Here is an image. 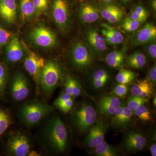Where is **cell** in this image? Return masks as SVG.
I'll list each match as a JSON object with an SVG mask.
<instances>
[{
	"label": "cell",
	"mask_w": 156,
	"mask_h": 156,
	"mask_svg": "<svg viewBox=\"0 0 156 156\" xmlns=\"http://www.w3.org/2000/svg\"><path fill=\"white\" fill-rule=\"evenodd\" d=\"M129 17L131 18V19L141 23L145 21L147 19L148 17L146 16H144V15H141V14H138V13L135 12L134 10L131 11Z\"/></svg>",
	"instance_id": "ab89813d"
},
{
	"label": "cell",
	"mask_w": 156,
	"mask_h": 156,
	"mask_svg": "<svg viewBox=\"0 0 156 156\" xmlns=\"http://www.w3.org/2000/svg\"><path fill=\"white\" fill-rule=\"evenodd\" d=\"M132 114H133V112L125 105L124 107V111H123L122 128H127L131 124L132 122Z\"/></svg>",
	"instance_id": "8d00e7d4"
},
{
	"label": "cell",
	"mask_w": 156,
	"mask_h": 156,
	"mask_svg": "<svg viewBox=\"0 0 156 156\" xmlns=\"http://www.w3.org/2000/svg\"><path fill=\"white\" fill-rule=\"evenodd\" d=\"M72 61L75 66L80 69L89 67L93 62V57L89 48L84 43L76 42L71 52Z\"/></svg>",
	"instance_id": "8992f818"
},
{
	"label": "cell",
	"mask_w": 156,
	"mask_h": 156,
	"mask_svg": "<svg viewBox=\"0 0 156 156\" xmlns=\"http://www.w3.org/2000/svg\"><path fill=\"white\" fill-rule=\"evenodd\" d=\"M150 151L151 155L152 156H156V144H152L150 147Z\"/></svg>",
	"instance_id": "f6af8a7d"
},
{
	"label": "cell",
	"mask_w": 156,
	"mask_h": 156,
	"mask_svg": "<svg viewBox=\"0 0 156 156\" xmlns=\"http://www.w3.org/2000/svg\"><path fill=\"white\" fill-rule=\"evenodd\" d=\"M65 92L72 97L80 95L81 88L80 84L74 78L68 76L65 83Z\"/></svg>",
	"instance_id": "cb8c5ba5"
},
{
	"label": "cell",
	"mask_w": 156,
	"mask_h": 156,
	"mask_svg": "<svg viewBox=\"0 0 156 156\" xmlns=\"http://www.w3.org/2000/svg\"><path fill=\"white\" fill-rule=\"evenodd\" d=\"M152 6L153 8H154V9H155V10H156V0H153L152 2Z\"/></svg>",
	"instance_id": "7dc6e473"
},
{
	"label": "cell",
	"mask_w": 156,
	"mask_h": 156,
	"mask_svg": "<svg viewBox=\"0 0 156 156\" xmlns=\"http://www.w3.org/2000/svg\"><path fill=\"white\" fill-rule=\"evenodd\" d=\"M6 71L2 64L0 63V95L2 94L5 89L6 81Z\"/></svg>",
	"instance_id": "74e56055"
},
{
	"label": "cell",
	"mask_w": 156,
	"mask_h": 156,
	"mask_svg": "<svg viewBox=\"0 0 156 156\" xmlns=\"http://www.w3.org/2000/svg\"><path fill=\"white\" fill-rule=\"evenodd\" d=\"M52 16L60 30H65L69 23V12L66 0H53Z\"/></svg>",
	"instance_id": "ba28073f"
},
{
	"label": "cell",
	"mask_w": 156,
	"mask_h": 156,
	"mask_svg": "<svg viewBox=\"0 0 156 156\" xmlns=\"http://www.w3.org/2000/svg\"><path fill=\"white\" fill-rule=\"evenodd\" d=\"M131 93L135 96L150 98L154 93L152 84L147 79L140 80L131 87Z\"/></svg>",
	"instance_id": "d6986e66"
},
{
	"label": "cell",
	"mask_w": 156,
	"mask_h": 156,
	"mask_svg": "<svg viewBox=\"0 0 156 156\" xmlns=\"http://www.w3.org/2000/svg\"><path fill=\"white\" fill-rule=\"evenodd\" d=\"M125 59L124 50H116L109 53L105 57V61L108 66L121 69L123 67Z\"/></svg>",
	"instance_id": "44dd1931"
},
{
	"label": "cell",
	"mask_w": 156,
	"mask_h": 156,
	"mask_svg": "<svg viewBox=\"0 0 156 156\" xmlns=\"http://www.w3.org/2000/svg\"><path fill=\"white\" fill-rule=\"evenodd\" d=\"M45 134L48 144L54 151H64L67 146V132L60 118L55 117L50 119L45 128Z\"/></svg>",
	"instance_id": "6da1fadb"
},
{
	"label": "cell",
	"mask_w": 156,
	"mask_h": 156,
	"mask_svg": "<svg viewBox=\"0 0 156 156\" xmlns=\"http://www.w3.org/2000/svg\"><path fill=\"white\" fill-rule=\"evenodd\" d=\"M141 23L131 19L129 17H126L123 20L122 27L123 29L129 32L136 30L140 27Z\"/></svg>",
	"instance_id": "4dcf8cb0"
},
{
	"label": "cell",
	"mask_w": 156,
	"mask_h": 156,
	"mask_svg": "<svg viewBox=\"0 0 156 156\" xmlns=\"http://www.w3.org/2000/svg\"><path fill=\"white\" fill-rule=\"evenodd\" d=\"M29 37L35 44L43 48H51L57 43L55 34L44 26H38L29 33Z\"/></svg>",
	"instance_id": "5b68a950"
},
{
	"label": "cell",
	"mask_w": 156,
	"mask_h": 156,
	"mask_svg": "<svg viewBox=\"0 0 156 156\" xmlns=\"http://www.w3.org/2000/svg\"><path fill=\"white\" fill-rule=\"evenodd\" d=\"M146 63V57L141 52H135L128 56L127 59V64L128 66L136 69L144 67Z\"/></svg>",
	"instance_id": "d4e9b609"
},
{
	"label": "cell",
	"mask_w": 156,
	"mask_h": 156,
	"mask_svg": "<svg viewBox=\"0 0 156 156\" xmlns=\"http://www.w3.org/2000/svg\"><path fill=\"white\" fill-rule=\"evenodd\" d=\"M80 17L85 23H92L98 19L99 14L93 6L84 5L80 9Z\"/></svg>",
	"instance_id": "603a6c76"
},
{
	"label": "cell",
	"mask_w": 156,
	"mask_h": 156,
	"mask_svg": "<svg viewBox=\"0 0 156 156\" xmlns=\"http://www.w3.org/2000/svg\"><path fill=\"white\" fill-rule=\"evenodd\" d=\"M109 79L108 73L104 69H98L94 73L93 76V86L94 89H99L103 88Z\"/></svg>",
	"instance_id": "484cf974"
},
{
	"label": "cell",
	"mask_w": 156,
	"mask_h": 156,
	"mask_svg": "<svg viewBox=\"0 0 156 156\" xmlns=\"http://www.w3.org/2000/svg\"><path fill=\"white\" fill-rule=\"evenodd\" d=\"M125 147L130 151H137L143 150L147 144L145 136L138 132H132L128 133L125 137Z\"/></svg>",
	"instance_id": "2e32d148"
},
{
	"label": "cell",
	"mask_w": 156,
	"mask_h": 156,
	"mask_svg": "<svg viewBox=\"0 0 156 156\" xmlns=\"http://www.w3.org/2000/svg\"><path fill=\"white\" fill-rule=\"evenodd\" d=\"M156 96H155L154 98V99H153V104L154 106L155 107H156Z\"/></svg>",
	"instance_id": "c3c4849f"
},
{
	"label": "cell",
	"mask_w": 156,
	"mask_h": 156,
	"mask_svg": "<svg viewBox=\"0 0 156 156\" xmlns=\"http://www.w3.org/2000/svg\"><path fill=\"white\" fill-rule=\"evenodd\" d=\"M107 126L103 121H98L89 129L86 139L87 145L90 148H95L104 140Z\"/></svg>",
	"instance_id": "8fae6325"
},
{
	"label": "cell",
	"mask_w": 156,
	"mask_h": 156,
	"mask_svg": "<svg viewBox=\"0 0 156 156\" xmlns=\"http://www.w3.org/2000/svg\"><path fill=\"white\" fill-rule=\"evenodd\" d=\"M96 112L89 104L84 103L76 109L73 115L76 127L82 133L89 131L96 122Z\"/></svg>",
	"instance_id": "277c9868"
},
{
	"label": "cell",
	"mask_w": 156,
	"mask_h": 156,
	"mask_svg": "<svg viewBox=\"0 0 156 156\" xmlns=\"http://www.w3.org/2000/svg\"><path fill=\"white\" fill-rule=\"evenodd\" d=\"M105 1H111V0H105Z\"/></svg>",
	"instance_id": "f907efd6"
},
{
	"label": "cell",
	"mask_w": 156,
	"mask_h": 156,
	"mask_svg": "<svg viewBox=\"0 0 156 156\" xmlns=\"http://www.w3.org/2000/svg\"><path fill=\"white\" fill-rule=\"evenodd\" d=\"M156 39V26L149 23H146L134 35L132 41L136 45H144L153 43Z\"/></svg>",
	"instance_id": "7c38bea8"
},
{
	"label": "cell",
	"mask_w": 156,
	"mask_h": 156,
	"mask_svg": "<svg viewBox=\"0 0 156 156\" xmlns=\"http://www.w3.org/2000/svg\"><path fill=\"white\" fill-rule=\"evenodd\" d=\"M27 49V55L24 62V67L38 85L40 83L41 73L46 63L45 59L34 52Z\"/></svg>",
	"instance_id": "52a82bcc"
},
{
	"label": "cell",
	"mask_w": 156,
	"mask_h": 156,
	"mask_svg": "<svg viewBox=\"0 0 156 156\" xmlns=\"http://www.w3.org/2000/svg\"><path fill=\"white\" fill-rule=\"evenodd\" d=\"M50 107L41 101H31L24 104L20 111L21 121L28 126L40 122L51 111Z\"/></svg>",
	"instance_id": "7a4b0ae2"
},
{
	"label": "cell",
	"mask_w": 156,
	"mask_h": 156,
	"mask_svg": "<svg viewBox=\"0 0 156 156\" xmlns=\"http://www.w3.org/2000/svg\"><path fill=\"white\" fill-rule=\"evenodd\" d=\"M124 105L123 104L120 105L115 112L114 114L113 115L114 116L112 123L116 127L122 128Z\"/></svg>",
	"instance_id": "836d02e7"
},
{
	"label": "cell",
	"mask_w": 156,
	"mask_h": 156,
	"mask_svg": "<svg viewBox=\"0 0 156 156\" xmlns=\"http://www.w3.org/2000/svg\"><path fill=\"white\" fill-rule=\"evenodd\" d=\"M149 98L132 95L127 101V107L134 112L140 106L149 102Z\"/></svg>",
	"instance_id": "f1b7e54d"
},
{
	"label": "cell",
	"mask_w": 156,
	"mask_h": 156,
	"mask_svg": "<svg viewBox=\"0 0 156 156\" xmlns=\"http://www.w3.org/2000/svg\"><path fill=\"white\" fill-rule=\"evenodd\" d=\"M28 156H41V155H40V154L37 153L36 151H30L29 152L28 154Z\"/></svg>",
	"instance_id": "bcb514c9"
},
{
	"label": "cell",
	"mask_w": 156,
	"mask_h": 156,
	"mask_svg": "<svg viewBox=\"0 0 156 156\" xmlns=\"http://www.w3.org/2000/svg\"><path fill=\"white\" fill-rule=\"evenodd\" d=\"M134 11L137 12L138 14H141V15H144V16H146L147 17H148L149 14L147 10L143 6L141 5L136 6Z\"/></svg>",
	"instance_id": "7bdbcfd3"
},
{
	"label": "cell",
	"mask_w": 156,
	"mask_h": 156,
	"mask_svg": "<svg viewBox=\"0 0 156 156\" xmlns=\"http://www.w3.org/2000/svg\"><path fill=\"white\" fill-rule=\"evenodd\" d=\"M10 116L5 111L0 109V135H2L9 128L11 124Z\"/></svg>",
	"instance_id": "1f68e13d"
},
{
	"label": "cell",
	"mask_w": 156,
	"mask_h": 156,
	"mask_svg": "<svg viewBox=\"0 0 156 156\" xmlns=\"http://www.w3.org/2000/svg\"><path fill=\"white\" fill-rule=\"evenodd\" d=\"M8 148L10 153L15 156L27 155L30 149L27 137L22 134H14L9 139Z\"/></svg>",
	"instance_id": "9c48e42d"
},
{
	"label": "cell",
	"mask_w": 156,
	"mask_h": 156,
	"mask_svg": "<svg viewBox=\"0 0 156 156\" xmlns=\"http://www.w3.org/2000/svg\"><path fill=\"white\" fill-rule=\"evenodd\" d=\"M17 16L16 0H0V17L9 23H14Z\"/></svg>",
	"instance_id": "9a60e30c"
},
{
	"label": "cell",
	"mask_w": 156,
	"mask_h": 156,
	"mask_svg": "<svg viewBox=\"0 0 156 156\" xmlns=\"http://www.w3.org/2000/svg\"><path fill=\"white\" fill-rule=\"evenodd\" d=\"M12 38V34L0 25V47L6 45Z\"/></svg>",
	"instance_id": "d590c367"
},
{
	"label": "cell",
	"mask_w": 156,
	"mask_h": 156,
	"mask_svg": "<svg viewBox=\"0 0 156 156\" xmlns=\"http://www.w3.org/2000/svg\"><path fill=\"white\" fill-rule=\"evenodd\" d=\"M136 117L143 122H150L152 121V117L150 112L144 105H141L133 112Z\"/></svg>",
	"instance_id": "f546056e"
},
{
	"label": "cell",
	"mask_w": 156,
	"mask_h": 156,
	"mask_svg": "<svg viewBox=\"0 0 156 156\" xmlns=\"http://www.w3.org/2000/svg\"><path fill=\"white\" fill-rule=\"evenodd\" d=\"M73 105V101L72 98L67 101H65L63 103L58 105L56 107L63 112L66 113L71 109Z\"/></svg>",
	"instance_id": "f35d334b"
},
{
	"label": "cell",
	"mask_w": 156,
	"mask_h": 156,
	"mask_svg": "<svg viewBox=\"0 0 156 156\" xmlns=\"http://www.w3.org/2000/svg\"><path fill=\"white\" fill-rule=\"evenodd\" d=\"M129 89L127 84L119 83L114 88L112 93L117 97L124 98L128 94Z\"/></svg>",
	"instance_id": "e575fe53"
},
{
	"label": "cell",
	"mask_w": 156,
	"mask_h": 156,
	"mask_svg": "<svg viewBox=\"0 0 156 156\" xmlns=\"http://www.w3.org/2000/svg\"><path fill=\"white\" fill-rule=\"evenodd\" d=\"M135 78L134 73L130 70H120L116 76V80L119 83L127 84L134 80Z\"/></svg>",
	"instance_id": "83f0119b"
},
{
	"label": "cell",
	"mask_w": 156,
	"mask_h": 156,
	"mask_svg": "<svg viewBox=\"0 0 156 156\" xmlns=\"http://www.w3.org/2000/svg\"><path fill=\"white\" fill-rule=\"evenodd\" d=\"M86 37L89 44L96 52L102 53L106 50V43L104 38L95 29L88 30Z\"/></svg>",
	"instance_id": "e0dca14e"
},
{
	"label": "cell",
	"mask_w": 156,
	"mask_h": 156,
	"mask_svg": "<svg viewBox=\"0 0 156 156\" xmlns=\"http://www.w3.org/2000/svg\"><path fill=\"white\" fill-rule=\"evenodd\" d=\"M120 105L119 99L115 95H104L98 101V110L101 114L109 116L114 114Z\"/></svg>",
	"instance_id": "5bb4252c"
},
{
	"label": "cell",
	"mask_w": 156,
	"mask_h": 156,
	"mask_svg": "<svg viewBox=\"0 0 156 156\" xmlns=\"http://www.w3.org/2000/svg\"><path fill=\"white\" fill-rule=\"evenodd\" d=\"M101 26L103 27L101 31V35L108 44H119L123 41V35L115 27L107 23H102Z\"/></svg>",
	"instance_id": "ac0fdd59"
},
{
	"label": "cell",
	"mask_w": 156,
	"mask_h": 156,
	"mask_svg": "<svg viewBox=\"0 0 156 156\" xmlns=\"http://www.w3.org/2000/svg\"><path fill=\"white\" fill-rule=\"evenodd\" d=\"M149 77L152 82V83L156 85V65H154L149 72Z\"/></svg>",
	"instance_id": "b9f144b4"
},
{
	"label": "cell",
	"mask_w": 156,
	"mask_h": 156,
	"mask_svg": "<svg viewBox=\"0 0 156 156\" xmlns=\"http://www.w3.org/2000/svg\"><path fill=\"white\" fill-rule=\"evenodd\" d=\"M11 91L13 98L17 101L24 100L28 97L30 93L28 82L21 73H18L13 78Z\"/></svg>",
	"instance_id": "30bf717a"
},
{
	"label": "cell",
	"mask_w": 156,
	"mask_h": 156,
	"mask_svg": "<svg viewBox=\"0 0 156 156\" xmlns=\"http://www.w3.org/2000/svg\"><path fill=\"white\" fill-rule=\"evenodd\" d=\"M36 15L46 14L49 9V0H33Z\"/></svg>",
	"instance_id": "d6a6232c"
},
{
	"label": "cell",
	"mask_w": 156,
	"mask_h": 156,
	"mask_svg": "<svg viewBox=\"0 0 156 156\" xmlns=\"http://www.w3.org/2000/svg\"><path fill=\"white\" fill-rule=\"evenodd\" d=\"M73 98L72 96H71L68 94H66L65 92L61 94L55 100L54 102V105L55 106H57L58 105L60 104L65 102V101H67Z\"/></svg>",
	"instance_id": "60d3db41"
},
{
	"label": "cell",
	"mask_w": 156,
	"mask_h": 156,
	"mask_svg": "<svg viewBox=\"0 0 156 156\" xmlns=\"http://www.w3.org/2000/svg\"><path fill=\"white\" fill-rule=\"evenodd\" d=\"M149 46L148 50L149 53L151 56L153 58H156V44L154 42H153V43Z\"/></svg>",
	"instance_id": "ee69618b"
},
{
	"label": "cell",
	"mask_w": 156,
	"mask_h": 156,
	"mask_svg": "<svg viewBox=\"0 0 156 156\" xmlns=\"http://www.w3.org/2000/svg\"><path fill=\"white\" fill-rule=\"evenodd\" d=\"M62 72L59 65L53 61L45 63L40 76V83L44 93L49 95L58 86Z\"/></svg>",
	"instance_id": "3957f363"
},
{
	"label": "cell",
	"mask_w": 156,
	"mask_h": 156,
	"mask_svg": "<svg viewBox=\"0 0 156 156\" xmlns=\"http://www.w3.org/2000/svg\"><path fill=\"white\" fill-rule=\"evenodd\" d=\"M20 17L23 21L30 20L36 15V11L33 0H19Z\"/></svg>",
	"instance_id": "7402d4cb"
},
{
	"label": "cell",
	"mask_w": 156,
	"mask_h": 156,
	"mask_svg": "<svg viewBox=\"0 0 156 156\" xmlns=\"http://www.w3.org/2000/svg\"><path fill=\"white\" fill-rule=\"evenodd\" d=\"M100 13L103 18L112 23L119 22L124 15L122 10L115 5L105 6L101 9Z\"/></svg>",
	"instance_id": "ffe728a7"
},
{
	"label": "cell",
	"mask_w": 156,
	"mask_h": 156,
	"mask_svg": "<svg viewBox=\"0 0 156 156\" xmlns=\"http://www.w3.org/2000/svg\"><path fill=\"white\" fill-rule=\"evenodd\" d=\"M6 45L7 61L10 63H16L20 61L23 57L24 50L19 39L17 37H12Z\"/></svg>",
	"instance_id": "4fadbf2b"
},
{
	"label": "cell",
	"mask_w": 156,
	"mask_h": 156,
	"mask_svg": "<svg viewBox=\"0 0 156 156\" xmlns=\"http://www.w3.org/2000/svg\"><path fill=\"white\" fill-rule=\"evenodd\" d=\"M95 152L96 155L99 156H115L117 155L116 150L104 140L95 147Z\"/></svg>",
	"instance_id": "4316f807"
},
{
	"label": "cell",
	"mask_w": 156,
	"mask_h": 156,
	"mask_svg": "<svg viewBox=\"0 0 156 156\" xmlns=\"http://www.w3.org/2000/svg\"><path fill=\"white\" fill-rule=\"evenodd\" d=\"M122 1H130V0H122Z\"/></svg>",
	"instance_id": "681fc988"
}]
</instances>
